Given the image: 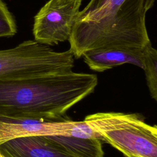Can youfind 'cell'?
<instances>
[{"instance_id":"cell-1","label":"cell","mask_w":157,"mask_h":157,"mask_svg":"<svg viewBox=\"0 0 157 157\" xmlns=\"http://www.w3.org/2000/svg\"><path fill=\"white\" fill-rule=\"evenodd\" d=\"M96 74L68 72L0 79V117L60 121L67 112L94 92Z\"/></svg>"},{"instance_id":"cell-2","label":"cell","mask_w":157,"mask_h":157,"mask_svg":"<svg viewBox=\"0 0 157 157\" xmlns=\"http://www.w3.org/2000/svg\"><path fill=\"white\" fill-rule=\"evenodd\" d=\"M155 0H90L80 10L68 40L75 58L95 48H143L150 42L146 14Z\"/></svg>"},{"instance_id":"cell-3","label":"cell","mask_w":157,"mask_h":157,"mask_svg":"<svg viewBox=\"0 0 157 157\" xmlns=\"http://www.w3.org/2000/svg\"><path fill=\"white\" fill-rule=\"evenodd\" d=\"M74 57L70 50L56 52L34 40L0 50V79H19L71 72Z\"/></svg>"},{"instance_id":"cell-4","label":"cell","mask_w":157,"mask_h":157,"mask_svg":"<svg viewBox=\"0 0 157 157\" xmlns=\"http://www.w3.org/2000/svg\"><path fill=\"white\" fill-rule=\"evenodd\" d=\"M82 0H49L34 18V40L48 46L69 39Z\"/></svg>"},{"instance_id":"cell-5","label":"cell","mask_w":157,"mask_h":157,"mask_svg":"<svg viewBox=\"0 0 157 157\" xmlns=\"http://www.w3.org/2000/svg\"><path fill=\"white\" fill-rule=\"evenodd\" d=\"M108 143L126 157H157V127L147 124L143 116L100 133Z\"/></svg>"},{"instance_id":"cell-6","label":"cell","mask_w":157,"mask_h":157,"mask_svg":"<svg viewBox=\"0 0 157 157\" xmlns=\"http://www.w3.org/2000/svg\"><path fill=\"white\" fill-rule=\"evenodd\" d=\"M78 121H38L0 117V144L17 137L29 136H71Z\"/></svg>"},{"instance_id":"cell-7","label":"cell","mask_w":157,"mask_h":157,"mask_svg":"<svg viewBox=\"0 0 157 157\" xmlns=\"http://www.w3.org/2000/svg\"><path fill=\"white\" fill-rule=\"evenodd\" d=\"M5 157H78L50 136H29L15 138L0 144Z\"/></svg>"},{"instance_id":"cell-8","label":"cell","mask_w":157,"mask_h":157,"mask_svg":"<svg viewBox=\"0 0 157 157\" xmlns=\"http://www.w3.org/2000/svg\"><path fill=\"white\" fill-rule=\"evenodd\" d=\"M82 56L89 68L97 72H104L126 63L143 69V48L102 47L86 51Z\"/></svg>"},{"instance_id":"cell-9","label":"cell","mask_w":157,"mask_h":157,"mask_svg":"<svg viewBox=\"0 0 157 157\" xmlns=\"http://www.w3.org/2000/svg\"><path fill=\"white\" fill-rule=\"evenodd\" d=\"M50 137L78 157H104L101 141L72 136H50Z\"/></svg>"},{"instance_id":"cell-10","label":"cell","mask_w":157,"mask_h":157,"mask_svg":"<svg viewBox=\"0 0 157 157\" xmlns=\"http://www.w3.org/2000/svg\"><path fill=\"white\" fill-rule=\"evenodd\" d=\"M143 69L150 96L157 101V51L150 42L143 48Z\"/></svg>"},{"instance_id":"cell-11","label":"cell","mask_w":157,"mask_h":157,"mask_svg":"<svg viewBox=\"0 0 157 157\" xmlns=\"http://www.w3.org/2000/svg\"><path fill=\"white\" fill-rule=\"evenodd\" d=\"M17 31L12 14L3 0H0V37L14 36Z\"/></svg>"},{"instance_id":"cell-12","label":"cell","mask_w":157,"mask_h":157,"mask_svg":"<svg viewBox=\"0 0 157 157\" xmlns=\"http://www.w3.org/2000/svg\"><path fill=\"white\" fill-rule=\"evenodd\" d=\"M0 157H5V156L1 153V151H0Z\"/></svg>"},{"instance_id":"cell-13","label":"cell","mask_w":157,"mask_h":157,"mask_svg":"<svg viewBox=\"0 0 157 157\" xmlns=\"http://www.w3.org/2000/svg\"><path fill=\"white\" fill-rule=\"evenodd\" d=\"M132 157H134V156H132Z\"/></svg>"}]
</instances>
